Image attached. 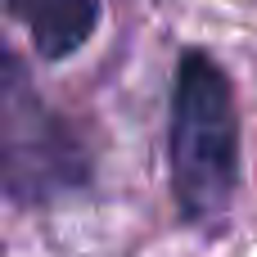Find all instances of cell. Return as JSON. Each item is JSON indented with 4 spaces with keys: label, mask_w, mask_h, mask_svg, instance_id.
<instances>
[{
    "label": "cell",
    "mask_w": 257,
    "mask_h": 257,
    "mask_svg": "<svg viewBox=\"0 0 257 257\" xmlns=\"http://www.w3.org/2000/svg\"><path fill=\"white\" fill-rule=\"evenodd\" d=\"M239 185V113L226 72L190 50L172 81V190L190 221L208 226L230 212Z\"/></svg>",
    "instance_id": "6da1fadb"
},
{
    "label": "cell",
    "mask_w": 257,
    "mask_h": 257,
    "mask_svg": "<svg viewBox=\"0 0 257 257\" xmlns=\"http://www.w3.org/2000/svg\"><path fill=\"white\" fill-rule=\"evenodd\" d=\"M90 176L72 122L45 104L27 68L0 45V190L18 203H50Z\"/></svg>",
    "instance_id": "7a4b0ae2"
},
{
    "label": "cell",
    "mask_w": 257,
    "mask_h": 257,
    "mask_svg": "<svg viewBox=\"0 0 257 257\" xmlns=\"http://www.w3.org/2000/svg\"><path fill=\"white\" fill-rule=\"evenodd\" d=\"M41 59H68L99 27V0H5Z\"/></svg>",
    "instance_id": "3957f363"
}]
</instances>
